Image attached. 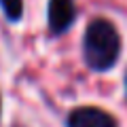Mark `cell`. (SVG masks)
I'll return each mask as SVG.
<instances>
[{
    "label": "cell",
    "instance_id": "6da1fadb",
    "mask_svg": "<svg viewBox=\"0 0 127 127\" xmlns=\"http://www.w3.org/2000/svg\"><path fill=\"white\" fill-rule=\"evenodd\" d=\"M121 53V36L117 28L108 19H93L85 30V40H83V55L85 64L91 70L106 72L117 64Z\"/></svg>",
    "mask_w": 127,
    "mask_h": 127
},
{
    "label": "cell",
    "instance_id": "7a4b0ae2",
    "mask_svg": "<svg viewBox=\"0 0 127 127\" xmlns=\"http://www.w3.org/2000/svg\"><path fill=\"white\" fill-rule=\"evenodd\" d=\"M66 127H119L117 119L95 106H83L70 112Z\"/></svg>",
    "mask_w": 127,
    "mask_h": 127
},
{
    "label": "cell",
    "instance_id": "3957f363",
    "mask_svg": "<svg viewBox=\"0 0 127 127\" xmlns=\"http://www.w3.org/2000/svg\"><path fill=\"white\" fill-rule=\"evenodd\" d=\"M49 30L53 36L66 32L74 23L76 17V9H74L72 0H49Z\"/></svg>",
    "mask_w": 127,
    "mask_h": 127
},
{
    "label": "cell",
    "instance_id": "277c9868",
    "mask_svg": "<svg viewBox=\"0 0 127 127\" xmlns=\"http://www.w3.org/2000/svg\"><path fill=\"white\" fill-rule=\"evenodd\" d=\"M2 13L6 15L9 21H19L23 15V0H0Z\"/></svg>",
    "mask_w": 127,
    "mask_h": 127
},
{
    "label": "cell",
    "instance_id": "5b68a950",
    "mask_svg": "<svg viewBox=\"0 0 127 127\" xmlns=\"http://www.w3.org/2000/svg\"><path fill=\"white\" fill-rule=\"evenodd\" d=\"M125 85H127V78H125Z\"/></svg>",
    "mask_w": 127,
    "mask_h": 127
}]
</instances>
